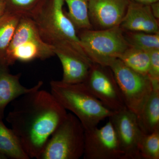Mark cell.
<instances>
[{"label":"cell","instance_id":"1","mask_svg":"<svg viewBox=\"0 0 159 159\" xmlns=\"http://www.w3.org/2000/svg\"><path fill=\"white\" fill-rule=\"evenodd\" d=\"M40 89L13 101L7 117L30 159H39L50 137L68 114L51 93Z\"/></svg>","mask_w":159,"mask_h":159},{"label":"cell","instance_id":"2","mask_svg":"<svg viewBox=\"0 0 159 159\" xmlns=\"http://www.w3.org/2000/svg\"><path fill=\"white\" fill-rule=\"evenodd\" d=\"M51 93L66 110L78 118L85 130L97 127L114 112L109 109L87 88L83 83L67 84L61 80L50 82Z\"/></svg>","mask_w":159,"mask_h":159},{"label":"cell","instance_id":"3","mask_svg":"<svg viewBox=\"0 0 159 159\" xmlns=\"http://www.w3.org/2000/svg\"><path fill=\"white\" fill-rule=\"evenodd\" d=\"M64 2L49 0L40 3L29 17L35 23L43 40L53 48L70 47L84 53L77 29L64 11Z\"/></svg>","mask_w":159,"mask_h":159},{"label":"cell","instance_id":"4","mask_svg":"<svg viewBox=\"0 0 159 159\" xmlns=\"http://www.w3.org/2000/svg\"><path fill=\"white\" fill-rule=\"evenodd\" d=\"M80 45L92 62L109 66L129 47L119 26L105 29L80 30Z\"/></svg>","mask_w":159,"mask_h":159},{"label":"cell","instance_id":"5","mask_svg":"<svg viewBox=\"0 0 159 159\" xmlns=\"http://www.w3.org/2000/svg\"><path fill=\"white\" fill-rule=\"evenodd\" d=\"M54 55L53 47L43 40L33 20L29 16H21L6 51V66L16 61L44 60Z\"/></svg>","mask_w":159,"mask_h":159},{"label":"cell","instance_id":"6","mask_svg":"<svg viewBox=\"0 0 159 159\" xmlns=\"http://www.w3.org/2000/svg\"><path fill=\"white\" fill-rule=\"evenodd\" d=\"M85 129L74 114L68 113L52 134L39 159H79L83 156Z\"/></svg>","mask_w":159,"mask_h":159},{"label":"cell","instance_id":"7","mask_svg":"<svg viewBox=\"0 0 159 159\" xmlns=\"http://www.w3.org/2000/svg\"><path fill=\"white\" fill-rule=\"evenodd\" d=\"M108 67L113 73L125 107L138 116L153 90L150 78L132 70L118 58Z\"/></svg>","mask_w":159,"mask_h":159},{"label":"cell","instance_id":"8","mask_svg":"<svg viewBox=\"0 0 159 159\" xmlns=\"http://www.w3.org/2000/svg\"><path fill=\"white\" fill-rule=\"evenodd\" d=\"M83 83L110 110L117 112L126 108L119 85L109 67L93 63Z\"/></svg>","mask_w":159,"mask_h":159},{"label":"cell","instance_id":"9","mask_svg":"<svg viewBox=\"0 0 159 159\" xmlns=\"http://www.w3.org/2000/svg\"><path fill=\"white\" fill-rule=\"evenodd\" d=\"M84 159H122L116 131L109 120L101 128L85 130Z\"/></svg>","mask_w":159,"mask_h":159},{"label":"cell","instance_id":"10","mask_svg":"<svg viewBox=\"0 0 159 159\" xmlns=\"http://www.w3.org/2000/svg\"><path fill=\"white\" fill-rule=\"evenodd\" d=\"M108 119L116 131L123 152L122 159H142L139 145L144 133L136 115L125 108L114 112Z\"/></svg>","mask_w":159,"mask_h":159},{"label":"cell","instance_id":"11","mask_svg":"<svg viewBox=\"0 0 159 159\" xmlns=\"http://www.w3.org/2000/svg\"><path fill=\"white\" fill-rule=\"evenodd\" d=\"M130 0H89V14L91 25L97 29L120 26Z\"/></svg>","mask_w":159,"mask_h":159},{"label":"cell","instance_id":"12","mask_svg":"<svg viewBox=\"0 0 159 159\" xmlns=\"http://www.w3.org/2000/svg\"><path fill=\"white\" fill-rule=\"evenodd\" d=\"M53 49L62 65L61 81L67 84L83 82L93 63L85 53L70 47H56Z\"/></svg>","mask_w":159,"mask_h":159},{"label":"cell","instance_id":"13","mask_svg":"<svg viewBox=\"0 0 159 159\" xmlns=\"http://www.w3.org/2000/svg\"><path fill=\"white\" fill-rule=\"evenodd\" d=\"M157 20L152 14L150 5L130 1L119 27L124 31L158 33Z\"/></svg>","mask_w":159,"mask_h":159},{"label":"cell","instance_id":"14","mask_svg":"<svg viewBox=\"0 0 159 159\" xmlns=\"http://www.w3.org/2000/svg\"><path fill=\"white\" fill-rule=\"evenodd\" d=\"M20 74H11L7 67L0 66V118H2L6 106L19 97L37 89L43 83L39 81L36 85L28 88L21 84Z\"/></svg>","mask_w":159,"mask_h":159},{"label":"cell","instance_id":"15","mask_svg":"<svg viewBox=\"0 0 159 159\" xmlns=\"http://www.w3.org/2000/svg\"><path fill=\"white\" fill-rule=\"evenodd\" d=\"M150 96L137 116L139 126L144 134L159 130V83L154 84Z\"/></svg>","mask_w":159,"mask_h":159},{"label":"cell","instance_id":"16","mask_svg":"<svg viewBox=\"0 0 159 159\" xmlns=\"http://www.w3.org/2000/svg\"><path fill=\"white\" fill-rule=\"evenodd\" d=\"M0 155L13 159H29L11 129L8 128L0 118Z\"/></svg>","mask_w":159,"mask_h":159},{"label":"cell","instance_id":"17","mask_svg":"<svg viewBox=\"0 0 159 159\" xmlns=\"http://www.w3.org/2000/svg\"><path fill=\"white\" fill-rule=\"evenodd\" d=\"M21 16L6 11L0 17V66H6V51Z\"/></svg>","mask_w":159,"mask_h":159},{"label":"cell","instance_id":"18","mask_svg":"<svg viewBox=\"0 0 159 159\" xmlns=\"http://www.w3.org/2000/svg\"><path fill=\"white\" fill-rule=\"evenodd\" d=\"M68 7L69 11L66 12L79 30L92 29V25L89 14V0H64Z\"/></svg>","mask_w":159,"mask_h":159},{"label":"cell","instance_id":"19","mask_svg":"<svg viewBox=\"0 0 159 159\" xmlns=\"http://www.w3.org/2000/svg\"><path fill=\"white\" fill-rule=\"evenodd\" d=\"M118 59L134 71L148 75L150 57L147 51L129 46Z\"/></svg>","mask_w":159,"mask_h":159},{"label":"cell","instance_id":"20","mask_svg":"<svg viewBox=\"0 0 159 159\" xmlns=\"http://www.w3.org/2000/svg\"><path fill=\"white\" fill-rule=\"evenodd\" d=\"M123 31L129 46L147 52L159 49V33Z\"/></svg>","mask_w":159,"mask_h":159},{"label":"cell","instance_id":"21","mask_svg":"<svg viewBox=\"0 0 159 159\" xmlns=\"http://www.w3.org/2000/svg\"><path fill=\"white\" fill-rule=\"evenodd\" d=\"M139 151L142 159H159V130L143 134Z\"/></svg>","mask_w":159,"mask_h":159},{"label":"cell","instance_id":"22","mask_svg":"<svg viewBox=\"0 0 159 159\" xmlns=\"http://www.w3.org/2000/svg\"><path fill=\"white\" fill-rule=\"evenodd\" d=\"M40 0H5L6 11H9L21 16H29L39 5Z\"/></svg>","mask_w":159,"mask_h":159},{"label":"cell","instance_id":"23","mask_svg":"<svg viewBox=\"0 0 159 159\" xmlns=\"http://www.w3.org/2000/svg\"><path fill=\"white\" fill-rule=\"evenodd\" d=\"M148 52L150 57L148 77L152 82H159V49Z\"/></svg>","mask_w":159,"mask_h":159},{"label":"cell","instance_id":"24","mask_svg":"<svg viewBox=\"0 0 159 159\" xmlns=\"http://www.w3.org/2000/svg\"><path fill=\"white\" fill-rule=\"evenodd\" d=\"M152 12L157 20L159 19V1L152 3L150 5Z\"/></svg>","mask_w":159,"mask_h":159},{"label":"cell","instance_id":"25","mask_svg":"<svg viewBox=\"0 0 159 159\" xmlns=\"http://www.w3.org/2000/svg\"><path fill=\"white\" fill-rule=\"evenodd\" d=\"M6 11V6L4 0H0V17Z\"/></svg>","mask_w":159,"mask_h":159},{"label":"cell","instance_id":"26","mask_svg":"<svg viewBox=\"0 0 159 159\" xmlns=\"http://www.w3.org/2000/svg\"><path fill=\"white\" fill-rule=\"evenodd\" d=\"M130 1H134V2H137L142 4H147V5H150L155 2H158L159 0H130Z\"/></svg>","mask_w":159,"mask_h":159}]
</instances>
